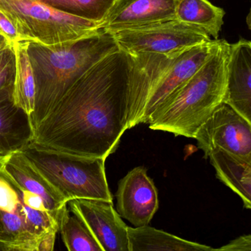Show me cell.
Masks as SVG:
<instances>
[{
  "mask_svg": "<svg viewBox=\"0 0 251 251\" xmlns=\"http://www.w3.org/2000/svg\"><path fill=\"white\" fill-rule=\"evenodd\" d=\"M130 58L107 55L69 88L38 124L32 141L77 156L107 159L127 128Z\"/></svg>",
  "mask_w": 251,
  "mask_h": 251,
  "instance_id": "6da1fadb",
  "label": "cell"
},
{
  "mask_svg": "<svg viewBox=\"0 0 251 251\" xmlns=\"http://www.w3.org/2000/svg\"><path fill=\"white\" fill-rule=\"evenodd\" d=\"M119 50L112 32L101 28L54 45L29 41L36 85L35 111L30 117L33 132L76 81L103 57Z\"/></svg>",
  "mask_w": 251,
  "mask_h": 251,
  "instance_id": "7a4b0ae2",
  "label": "cell"
},
{
  "mask_svg": "<svg viewBox=\"0 0 251 251\" xmlns=\"http://www.w3.org/2000/svg\"><path fill=\"white\" fill-rule=\"evenodd\" d=\"M231 44L221 39L216 51L149 119V128L195 139L224 102Z\"/></svg>",
  "mask_w": 251,
  "mask_h": 251,
  "instance_id": "3957f363",
  "label": "cell"
},
{
  "mask_svg": "<svg viewBox=\"0 0 251 251\" xmlns=\"http://www.w3.org/2000/svg\"><path fill=\"white\" fill-rule=\"evenodd\" d=\"M22 150L66 201L75 199L113 201L106 176V159L77 156L32 141Z\"/></svg>",
  "mask_w": 251,
  "mask_h": 251,
  "instance_id": "277c9868",
  "label": "cell"
},
{
  "mask_svg": "<svg viewBox=\"0 0 251 251\" xmlns=\"http://www.w3.org/2000/svg\"><path fill=\"white\" fill-rule=\"evenodd\" d=\"M0 9L14 24L22 41L45 45L78 39L101 25L63 13L39 0H0Z\"/></svg>",
  "mask_w": 251,
  "mask_h": 251,
  "instance_id": "5b68a950",
  "label": "cell"
},
{
  "mask_svg": "<svg viewBox=\"0 0 251 251\" xmlns=\"http://www.w3.org/2000/svg\"><path fill=\"white\" fill-rule=\"evenodd\" d=\"M111 32L121 50L126 53L168 57L212 40L204 31L176 18Z\"/></svg>",
  "mask_w": 251,
  "mask_h": 251,
  "instance_id": "8992f818",
  "label": "cell"
},
{
  "mask_svg": "<svg viewBox=\"0 0 251 251\" xmlns=\"http://www.w3.org/2000/svg\"><path fill=\"white\" fill-rule=\"evenodd\" d=\"M195 139L206 158L222 150L251 161V124L225 102L202 125Z\"/></svg>",
  "mask_w": 251,
  "mask_h": 251,
  "instance_id": "52a82bcc",
  "label": "cell"
},
{
  "mask_svg": "<svg viewBox=\"0 0 251 251\" xmlns=\"http://www.w3.org/2000/svg\"><path fill=\"white\" fill-rule=\"evenodd\" d=\"M221 39L211 41L186 49L172 57L151 89L140 124H148L153 113L178 88L188 81L216 51Z\"/></svg>",
  "mask_w": 251,
  "mask_h": 251,
  "instance_id": "ba28073f",
  "label": "cell"
},
{
  "mask_svg": "<svg viewBox=\"0 0 251 251\" xmlns=\"http://www.w3.org/2000/svg\"><path fill=\"white\" fill-rule=\"evenodd\" d=\"M71 212L89 230L103 251H129L128 225L115 210L113 202L75 199L68 202Z\"/></svg>",
  "mask_w": 251,
  "mask_h": 251,
  "instance_id": "9c48e42d",
  "label": "cell"
},
{
  "mask_svg": "<svg viewBox=\"0 0 251 251\" xmlns=\"http://www.w3.org/2000/svg\"><path fill=\"white\" fill-rule=\"evenodd\" d=\"M116 196L118 213L135 227L149 225L159 209L157 189L144 167L134 168L121 180Z\"/></svg>",
  "mask_w": 251,
  "mask_h": 251,
  "instance_id": "30bf717a",
  "label": "cell"
},
{
  "mask_svg": "<svg viewBox=\"0 0 251 251\" xmlns=\"http://www.w3.org/2000/svg\"><path fill=\"white\" fill-rule=\"evenodd\" d=\"M0 173L15 187L41 196L60 226L62 220L69 212L68 202L32 165L22 150L3 156Z\"/></svg>",
  "mask_w": 251,
  "mask_h": 251,
  "instance_id": "8fae6325",
  "label": "cell"
},
{
  "mask_svg": "<svg viewBox=\"0 0 251 251\" xmlns=\"http://www.w3.org/2000/svg\"><path fill=\"white\" fill-rule=\"evenodd\" d=\"M128 54L130 69L127 128L131 129L140 124L151 89L173 57L145 53Z\"/></svg>",
  "mask_w": 251,
  "mask_h": 251,
  "instance_id": "7c38bea8",
  "label": "cell"
},
{
  "mask_svg": "<svg viewBox=\"0 0 251 251\" xmlns=\"http://www.w3.org/2000/svg\"><path fill=\"white\" fill-rule=\"evenodd\" d=\"M178 0H115L100 28L110 32L175 19Z\"/></svg>",
  "mask_w": 251,
  "mask_h": 251,
  "instance_id": "4fadbf2b",
  "label": "cell"
},
{
  "mask_svg": "<svg viewBox=\"0 0 251 251\" xmlns=\"http://www.w3.org/2000/svg\"><path fill=\"white\" fill-rule=\"evenodd\" d=\"M224 102L251 124V41L245 38L231 44Z\"/></svg>",
  "mask_w": 251,
  "mask_h": 251,
  "instance_id": "5bb4252c",
  "label": "cell"
},
{
  "mask_svg": "<svg viewBox=\"0 0 251 251\" xmlns=\"http://www.w3.org/2000/svg\"><path fill=\"white\" fill-rule=\"evenodd\" d=\"M32 137L30 116L15 104L13 87L0 91V155L22 150Z\"/></svg>",
  "mask_w": 251,
  "mask_h": 251,
  "instance_id": "9a60e30c",
  "label": "cell"
},
{
  "mask_svg": "<svg viewBox=\"0 0 251 251\" xmlns=\"http://www.w3.org/2000/svg\"><path fill=\"white\" fill-rule=\"evenodd\" d=\"M208 158L217 178L240 196L245 207L251 209V161L222 150L212 152Z\"/></svg>",
  "mask_w": 251,
  "mask_h": 251,
  "instance_id": "2e32d148",
  "label": "cell"
},
{
  "mask_svg": "<svg viewBox=\"0 0 251 251\" xmlns=\"http://www.w3.org/2000/svg\"><path fill=\"white\" fill-rule=\"evenodd\" d=\"M129 251H210L215 249L188 241L169 233L152 228L149 225L131 228L128 227Z\"/></svg>",
  "mask_w": 251,
  "mask_h": 251,
  "instance_id": "e0dca14e",
  "label": "cell"
},
{
  "mask_svg": "<svg viewBox=\"0 0 251 251\" xmlns=\"http://www.w3.org/2000/svg\"><path fill=\"white\" fill-rule=\"evenodd\" d=\"M28 45L29 41H22L13 46L15 54L13 98L15 104L31 117L35 111L36 85Z\"/></svg>",
  "mask_w": 251,
  "mask_h": 251,
  "instance_id": "ac0fdd59",
  "label": "cell"
},
{
  "mask_svg": "<svg viewBox=\"0 0 251 251\" xmlns=\"http://www.w3.org/2000/svg\"><path fill=\"white\" fill-rule=\"evenodd\" d=\"M225 11L209 0H178L176 19L206 32L218 39L224 25Z\"/></svg>",
  "mask_w": 251,
  "mask_h": 251,
  "instance_id": "d6986e66",
  "label": "cell"
},
{
  "mask_svg": "<svg viewBox=\"0 0 251 251\" xmlns=\"http://www.w3.org/2000/svg\"><path fill=\"white\" fill-rule=\"evenodd\" d=\"M41 242L20 215L0 211V243L9 251H38Z\"/></svg>",
  "mask_w": 251,
  "mask_h": 251,
  "instance_id": "ffe728a7",
  "label": "cell"
},
{
  "mask_svg": "<svg viewBox=\"0 0 251 251\" xmlns=\"http://www.w3.org/2000/svg\"><path fill=\"white\" fill-rule=\"evenodd\" d=\"M59 231L66 249L69 251H103L98 242L85 224L69 212L60 224Z\"/></svg>",
  "mask_w": 251,
  "mask_h": 251,
  "instance_id": "44dd1931",
  "label": "cell"
},
{
  "mask_svg": "<svg viewBox=\"0 0 251 251\" xmlns=\"http://www.w3.org/2000/svg\"><path fill=\"white\" fill-rule=\"evenodd\" d=\"M56 10L101 24L115 0H39Z\"/></svg>",
  "mask_w": 251,
  "mask_h": 251,
  "instance_id": "7402d4cb",
  "label": "cell"
},
{
  "mask_svg": "<svg viewBox=\"0 0 251 251\" xmlns=\"http://www.w3.org/2000/svg\"><path fill=\"white\" fill-rule=\"evenodd\" d=\"M14 77V51L9 45L0 54V91L13 86Z\"/></svg>",
  "mask_w": 251,
  "mask_h": 251,
  "instance_id": "603a6c76",
  "label": "cell"
},
{
  "mask_svg": "<svg viewBox=\"0 0 251 251\" xmlns=\"http://www.w3.org/2000/svg\"><path fill=\"white\" fill-rule=\"evenodd\" d=\"M20 203L16 189L0 173V211L16 213Z\"/></svg>",
  "mask_w": 251,
  "mask_h": 251,
  "instance_id": "cb8c5ba5",
  "label": "cell"
},
{
  "mask_svg": "<svg viewBox=\"0 0 251 251\" xmlns=\"http://www.w3.org/2000/svg\"><path fill=\"white\" fill-rule=\"evenodd\" d=\"M0 35L13 47L22 41L21 35L10 18L0 9Z\"/></svg>",
  "mask_w": 251,
  "mask_h": 251,
  "instance_id": "d4e9b609",
  "label": "cell"
},
{
  "mask_svg": "<svg viewBox=\"0 0 251 251\" xmlns=\"http://www.w3.org/2000/svg\"><path fill=\"white\" fill-rule=\"evenodd\" d=\"M19 193V197H20L21 201L24 204L27 206L31 209H36V210L41 211H50L47 209L45 203L41 196L35 193H31L27 190H23V189L19 188V187H15Z\"/></svg>",
  "mask_w": 251,
  "mask_h": 251,
  "instance_id": "484cf974",
  "label": "cell"
},
{
  "mask_svg": "<svg viewBox=\"0 0 251 251\" xmlns=\"http://www.w3.org/2000/svg\"><path fill=\"white\" fill-rule=\"evenodd\" d=\"M215 251H251V234L241 236Z\"/></svg>",
  "mask_w": 251,
  "mask_h": 251,
  "instance_id": "4316f807",
  "label": "cell"
},
{
  "mask_svg": "<svg viewBox=\"0 0 251 251\" xmlns=\"http://www.w3.org/2000/svg\"><path fill=\"white\" fill-rule=\"evenodd\" d=\"M57 233H51L44 237L41 240L38 251H51L54 250V243H55Z\"/></svg>",
  "mask_w": 251,
  "mask_h": 251,
  "instance_id": "83f0119b",
  "label": "cell"
},
{
  "mask_svg": "<svg viewBox=\"0 0 251 251\" xmlns=\"http://www.w3.org/2000/svg\"><path fill=\"white\" fill-rule=\"evenodd\" d=\"M9 45H10V44L0 35V54H1L3 50H4L6 47H8Z\"/></svg>",
  "mask_w": 251,
  "mask_h": 251,
  "instance_id": "f1b7e54d",
  "label": "cell"
},
{
  "mask_svg": "<svg viewBox=\"0 0 251 251\" xmlns=\"http://www.w3.org/2000/svg\"><path fill=\"white\" fill-rule=\"evenodd\" d=\"M246 22H247L248 27H249V29H250L251 32V8L249 15L247 16V18H246Z\"/></svg>",
  "mask_w": 251,
  "mask_h": 251,
  "instance_id": "f546056e",
  "label": "cell"
},
{
  "mask_svg": "<svg viewBox=\"0 0 251 251\" xmlns=\"http://www.w3.org/2000/svg\"><path fill=\"white\" fill-rule=\"evenodd\" d=\"M0 251H9L8 249L1 243H0Z\"/></svg>",
  "mask_w": 251,
  "mask_h": 251,
  "instance_id": "4dcf8cb0",
  "label": "cell"
},
{
  "mask_svg": "<svg viewBox=\"0 0 251 251\" xmlns=\"http://www.w3.org/2000/svg\"><path fill=\"white\" fill-rule=\"evenodd\" d=\"M3 156H1V155H0V167H1V159H2Z\"/></svg>",
  "mask_w": 251,
  "mask_h": 251,
  "instance_id": "1f68e13d",
  "label": "cell"
}]
</instances>
